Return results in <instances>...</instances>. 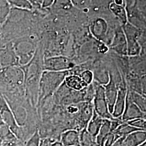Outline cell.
<instances>
[{"label": "cell", "mask_w": 146, "mask_h": 146, "mask_svg": "<svg viewBox=\"0 0 146 146\" xmlns=\"http://www.w3.org/2000/svg\"><path fill=\"white\" fill-rule=\"evenodd\" d=\"M44 52L42 42L38 43L34 56L27 64L21 66L24 73L25 96L36 108L40 78L43 70Z\"/></svg>", "instance_id": "cell-1"}, {"label": "cell", "mask_w": 146, "mask_h": 146, "mask_svg": "<svg viewBox=\"0 0 146 146\" xmlns=\"http://www.w3.org/2000/svg\"><path fill=\"white\" fill-rule=\"evenodd\" d=\"M69 74L70 70L63 72L43 70L39 82L36 109L52 96Z\"/></svg>", "instance_id": "cell-2"}, {"label": "cell", "mask_w": 146, "mask_h": 146, "mask_svg": "<svg viewBox=\"0 0 146 146\" xmlns=\"http://www.w3.org/2000/svg\"><path fill=\"white\" fill-rule=\"evenodd\" d=\"M0 93L25 95L24 73L20 66L2 68L0 72Z\"/></svg>", "instance_id": "cell-3"}, {"label": "cell", "mask_w": 146, "mask_h": 146, "mask_svg": "<svg viewBox=\"0 0 146 146\" xmlns=\"http://www.w3.org/2000/svg\"><path fill=\"white\" fill-rule=\"evenodd\" d=\"M14 50L19 59V65L27 64L34 56L38 43L29 37H19L11 41Z\"/></svg>", "instance_id": "cell-4"}, {"label": "cell", "mask_w": 146, "mask_h": 146, "mask_svg": "<svg viewBox=\"0 0 146 146\" xmlns=\"http://www.w3.org/2000/svg\"><path fill=\"white\" fill-rule=\"evenodd\" d=\"M127 43V56L134 57L139 56L141 52V44L139 41L141 36L140 29L128 22L122 26Z\"/></svg>", "instance_id": "cell-5"}, {"label": "cell", "mask_w": 146, "mask_h": 146, "mask_svg": "<svg viewBox=\"0 0 146 146\" xmlns=\"http://www.w3.org/2000/svg\"><path fill=\"white\" fill-rule=\"evenodd\" d=\"M95 86V93L93 99V106L96 113L104 119L114 120L110 114L104 95V88L102 85L93 81Z\"/></svg>", "instance_id": "cell-6"}, {"label": "cell", "mask_w": 146, "mask_h": 146, "mask_svg": "<svg viewBox=\"0 0 146 146\" xmlns=\"http://www.w3.org/2000/svg\"><path fill=\"white\" fill-rule=\"evenodd\" d=\"M75 67V63L68 57L55 55L44 58V70L63 72L70 70Z\"/></svg>", "instance_id": "cell-7"}, {"label": "cell", "mask_w": 146, "mask_h": 146, "mask_svg": "<svg viewBox=\"0 0 146 146\" xmlns=\"http://www.w3.org/2000/svg\"><path fill=\"white\" fill-rule=\"evenodd\" d=\"M0 118L8 125L16 137L20 141L21 139L20 128L17 125L11 108L2 94L0 93Z\"/></svg>", "instance_id": "cell-8"}, {"label": "cell", "mask_w": 146, "mask_h": 146, "mask_svg": "<svg viewBox=\"0 0 146 146\" xmlns=\"http://www.w3.org/2000/svg\"><path fill=\"white\" fill-rule=\"evenodd\" d=\"M117 85L118 93L115 101L112 115L115 119H121L125 107L127 93V83L123 75H121L120 83Z\"/></svg>", "instance_id": "cell-9"}, {"label": "cell", "mask_w": 146, "mask_h": 146, "mask_svg": "<svg viewBox=\"0 0 146 146\" xmlns=\"http://www.w3.org/2000/svg\"><path fill=\"white\" fill-rule=\"evenodd\" d=\"M0 66L2 68L20 66L11 42L0 46Z\"/></svg>", "instance_id": "cell-10"}, {"label": "cell", "mask_w": 146, "mask_h": 146, "mask_svg": "<svg viewBox=\"0 0 146 146\" xmlns=\"http://www.w3.org/2000/svg\"><path fill=\"white\" fill-rule=\"evenodd\" d=\"M90 31L95 38L110 44L107 39L108 26L104 19L98 18L94 20L90 26Z\"/></svg>", "instance_id": "cell-11"}, {"label": "cell", "mask_w": 146, "mask_h": 146, "mask_svg": "<svg viewBox=\"0 0 146 146\" xmlns=\"http://www.w3.org/2000/svg\"><path fill=\"white\" fill-rule=\"evenodd\" d=\"M146 113L143 112L139 107L131 100L130 98L127 94L125 107L121 117V120L124 122H126L138 118L146 119Z\"/></svg>", "instance_id": "cell-12"}, {"label": "cell", "mask_w": 146, "mask_h": 146, "mask_svg": "<svg viewBox=\"0 0 146 146\" xmlns=\"http://www.w3.org/2000/svg\"><path fill=\"white\" fill-rule=\"evenodd\" d=\"M110 46L113 50L119 55L127 56V40L122 27L115 31Z\"/></svg>", "instance_id": "cell-13"}, {"label": "cell", "mask_w": 146, "mask_h": 146, "mask_svg": "<svg viewBox=\"0 0 146 146\" xmlns=\"http://www.w3.org/2000/svg\"><path fill=\"white\" fill-rule=\"evenodd\" d=\"M103 86L110 114H112L118 93V87L114 76L111 73H110V80L108 82Z\"/></svg>", "instance_id": "cell-14"}, {"label": "cell", "mask_w": 146, "mask_h": 146, "mask_svg": "<svg viewBox=\"0 0 146 146\" xmlns=\"http://www.w3.org/2000/svg\"><path fill=\"white\" fill-rule=\"evenodd\" d=\"M60 141L64 146H80V131L75 129L63 131L60 135Z\"/></svg>", "instance_id": "cell-15"}, {"label": "cell", "mask_w": 146, "mask_h": 146, "mask_svg": "<svg viewBox=\"0 0 146 146\" xmlns=\"http://www.w3.org/2000/svg\"><path fill=\"white\" fill-rule=\"evenodd\" d=\"M64 84L69 88L76 92H82L88 87L78 74H75L68 75L64 79Z\"/></svg>", "instance_id": "cell-16"}, {"label": "cell", "mask_w": 146, "mask_h": 146, "mask_svg": "<svg viewBox=\"0 0 146 146\" xmlns=\"http://www.w3.org/2000/svg\"><path fill=\"white\" fill-rule=\"evenodd\" d=\"M146 131L143 130L135 131L125 136L124 143L125 146H138L146 142Z\"/></svg>", "instance_id": "cell-17"}, {"label": "cell", "mask_w": 146, "mask_h": 146, "mask_svg": "<svg viewBox=\"0 0 146 146\" xmlns=\"http://www.w3.org/2000/svg\"><path fill=\"white\" fill-rule=\"evenodd\" d=\"M103 121L104 119L98 115L94 110L93 115L86 127V130L91 135L96 138L99 133Z\"/></svg>", "instance_id": "cell-18"}, {"label": "cell", "mask_w": 146, "mask_h": 146, "mask_svg": "<svg viewBox=\"0 0 146 146\" xmlns=\"http://www.w3.org/2000/svg\"><path fill=\"white\" fill-rule=\"evenodd\" d=\"M110 10L119 19L122 26L128 22L127 13L124 5H118L112 2L110 3Z\"/></svg>", "instance_id": "cell-19"}, {"label": "cell", "mask_w": 146, "mask_h": 146, "mask_svg": "<svg viewBox=\"0 0 146 146\" xmlns=\"http://www.w3.org/2000/svg\"><path fill=\"white\" fill-rule=\"evenodd\" d=\"M127 95L131 100L136 104L143 111L146 113V95L140 94L131 89L127 86Z\"/></svg>", "instance_id": "cell-20"}, {"label": "cell", "mask_w": 146, "mask_h": 146, "mask_svg": "<svg viewBox=\"0 0 146 146\" xmlns=\"http://www.w3.org/2000/svg\"><path fill=\"white\" fill-rule=\"evenodd\" d=\"M93 111L94 108L93 104H91L90 102L86 101L84 102V104H82L80 108V117L86 127L93 115Z\"/></svg>", "instance_id": "cell-21"}, {"label": "cell", "mask_w": 146, "mask_h": 146, "mask_svg": "<svg viewBox=\"0 0 146 146\" xmlns=\"http://www.w3.org/2000/svg\"><path fill=\"white\" fill-rule=\"evenodd\" d=\"M111 120L104 119L102 125L100 128L99 133L96 137V142L97 144L100 145L101 142L104 137L110 134L111 131Z\"/></svg>", "instance_id": "cell-22"}, {"label": "cell", "mask_w": 146, "mask_h": 146, "mask_svg": "<svg viewBox=\"0 0 146 146\" xmlns=\"http://www.w3.org/2000/svg\"><path fill=\"white\" fill-rule=\"evenodd\" d=\"M139 130H141V129H137L135 127H134L131 125L127 124L126 122H123L116 128V129L114 131H113V133L119 138L121 136H125L128 135L134 131H139Z\"/></svg>", "instance_id": "cell-23"}, {"label": "cell", "mask_w": 146, "mask_h": 146, "mask_svg": "<svg viewBox=\"0 0 146 146\" xmlns=\"http://www.w3.org/2000/svg\"><path fill=\"white\" fill-rule=\"evenodd\" d=\"M11 9V5L7 0H0V28L7 21Z\"/></svg>", "instance_id": "cell-24"}, {"label": "cell", "mask_w": 146, "mask_h": 146, "mask_svg": "<svg viewBox=\"0 0 146 146\" xmlns=\"http://www.w3.org/2000/svg\"><path fill=\"white\" fill-rule=\"evenodd\" d=\"M0 139L2 142L17 139L12 131H11L10 128L3 122L0 125Z\"/></svg>", "instance_id": "cell-25"}, {"label": "cell", "mask_w": 146, "mask_h": 146, "mask_svg": "<svg viewBox=\"0 0 146 146\" xmlns=\"http://www.w3.org/2000/svg\"><path fill=\"white\" fill-rule=\"evenodd\" d=\"M96 142V138L91 135L86 128L80 131V146H91Z\"/></svg>", "instance_id": "cell-26"}, {"label": "cell", "mask_w": 146, "mask_h": 146, "mask_svg": "<svg viewBox=\"0 0 146 146\" xmlns=\"http://www.w3.org/2000/svg\"><path fill=\"white\" fill-rule=\"evenodd\" d=\"M11 8L25 11H31L34 9L27 0H7Z\"/></svg>", "instance_id": "cell-27"}, {"label": "cell", "mask_w": 146, "mask_h": 146, "mask_svg": "<svg viewBox=\"0 0 146 146\" xmlns=\"http://www.w3.org/2000/svg\"><path fill=\"white\" fill-rule=\"evenodd\" d=\"M73 7L70 0H54L52 8L54 10L67 11Z\"/></svg>", "instance_id": "cell-28"}, {"label": "cell", "mask_w": 146, "mask_h": 146, "mask_svg": "<svg viewBox=\"0 0 146 146\" xmlns=\"http://www.w3.org/2000/svg\"><path fill=\"white\" fill-rule=\"evenodd\" d=\"M41 137L37 129L33 135L25 143L23 146H40Z\"/></svg>", "instance_id": "cell-29"}, {"label": "cell", "mask_w": 146, "mask_h": 146, "mask_svg": "<svg viewBox=\"0 0 146 146\" xmlns=\"http://www.w3.org/2000/svg\"><path fill=\"white\" fill-rule=\"evenodd\" d=\"M126 123L129 125L134 127H135L137 129L146 131V119L138 118L126 122Z\"/></svg>", "instance_id": "cell-30"}, {"label": "cell", "mask_w": 146, "mask_h": 146, "mask_svg": "<svg viewBox=\"0 0 146 146\" xmlns=\"http://www.w3.org/2000/svg\"><path fill=\"white\" fill-rule=\"evenodd\" d=\"M80 78L82 79L84 82L88 86L92 84L94 80L93 72L90 70H84L78 74Z\"/></svg>", "instance_id": "cell-31"}, {"label": "cell", "mask_w": 146, "mask_h": 146, "mask_svg": "<svg viewBox=\"0 0 146 146\" xmlns=\"http://www.w3.org/2000/svg\"><path fill=\"white\" fill-rule=\"evenodd\" d=\"M117 139H118V137L113 132H110L108 135L104 137L100 146H111Z\"/></svg>", "instance_id": "cell-32"}, {"label": "cell", "mask_w": 146, "mask_h": 146, "mask_svg": "<svg viewBox=\"0 0 146 146\" xmlns=\"http://www.w3.org/2000/svg\"><path fill=\"white\" fill-rule=\"evenodd\" d=\"M70 1L73 7L78 9H84L88 7L92 0H70Z\"/></svg>", "instance_id": "cell-33"}, {"label": "cell", "mask_w": 146, "mask_h": 146, "mask_svg": "<svg viewBox=\"0 0 146 146\" xmlns=\"http://www.w3.org/2000/svg\"><path fill=\"white\" fill-rule=\"evenodd\" d=\"M1 146H23V144L17 139H16L11 141L2 142Z\"/></svg>", "instance_id": "cell-34"}, {"label": "cell", "mask_w": 146, "mask_h": 146, "mask_svg": "<svg viewBox=\"0 0 146 146\" xmlns=\"http://www.w3.org/2000/svg\"><path fill=\"white\" fill-rule=\"evenodd\" d=\"M34 8H42L43 0H27Z\"/></svg>", "instance_id": "cell-35"}, {"label": "cell", "mask_w": 146, "mask_h": 146, "mask_svg": "<svg viewBox=\"0 0 146 146\" xmlns=\"http://www.w3.org/2000/svg\"><path fill=\"white\" fill-rule=\"evenodd\" d=\"M125 136H121L117 139L111 146H125L124 143V139Z\"/></svg>", "instance_id": "cell-36"}, {"label": "cell", "mask_w": 146, "mask_h": 146, "mask_svg": "<svg viewBox=\"0 0 146 146\" xmlns=\"http://www.w3.org/2000/svg\"><path fill=\"white\" fill-rule=\"evenodd\" d=\"M54 0H43L42 4V8H50L52 5Z\"/></svg>", "instance_id": "cell-37"}, {"label": "cell", "mask_w": 146, "mask_h": 146, "mask_svg": "<svg viewBox=\"0 0 146 146\" xmlns=\"http://www.w3.org/2000/svg\"><path fill=\"white\" fill-rule=\"evenodd\" d=\"M40 146H50V141L46 139H41Z\"/></svg>", "instance_id": "cell-38"}, {"label": "cell", "mask_w": 146, "mask_h": 146, "mask_svg": "<svg viewBox=\"0 0 146 146\" xmlns=\"http://www.w3.org/2000/svg\"><path fill=\"white\" fill-rule=\"evenodd\" d=\"M50 141V140H49ZM50 146H64L60 140L56 141H50Z\"/></svg>", "instance_id": "cell-39"}, {"label": "cell", "mask_w": 146, "mask_h": 146, "mask_svg": "<svg viewBox=\"0 0 146 146\" xmlns=\"http://www.w3.org/2000/svg\"><path fill=\"white\" fill-rule=\"evenodd\" d=\"M113 2H114L115 4L118 5H124L125 6L124 0H114Z\"/></svg>", "instance_id": "cell-40"}, {"label": "cell", "mask_w": 146, "mask_h": 146, "mask_svg": "<svg viewBox=\"0 0 146 146\" xmlns=\"http://www.w3.org/2000/svg\"><path fill=\"white\" fill-rule=\"evenodd\" d=\"M132 0H124V2H125V6L128 5V4H129L131 2Z\"/></svg>", "instance_id": "cell-41"}, {"label": "cell", "mask_w": 146, "mask_h": 146, "mask_svg": "<svg viewBox=\"0 0 146 146\" xmlns=\"http://www.w3.org/2000/svg\"><path fill=\"white\" fill-rule=\"evenodd\" d=\"M146 146V142H143V143H142V144L140 145L139 146Z\"/></svg>", "instance_id": "cell-42"}, {"label": "cell", "mask_w": 146, "mask_h": 146, "mask_svg": "<svg viewBox=\"0 0 146 146\" xmlns=\"http://www.w3.org/2000/svg\"><path fill=\"white\" fill-rule=\"evenodd\" d=\"M2 122H3V121H2V120H1V119L0 118V125H1V123H2Z\"/></svg>", "instance_id": "cell-43"}, {"label": "cell", "mask_w": 146, "mask_h": 146, "mask_svg": "<svg viewBox=\"0 0 146 146\" xmlns=\"http://www.w3.org/2000/svg\"><path fill=\"white\" fill-rule=\"evenodd\" d=\"M2 140L0 139V146H1V144H2Z\"/></svg>", "instance_id": "cell-44"}, {"label": "cell", "mask_w": 146, "mask_h": 146, "mask_svg": "<svg viewBox=\"0 0 146 146\" xmlns=\"http://www.w3.org/2000/svg\"><path fill=\"white\" fill-rule=\"evenodd\" d=\"M1 70H2V67H1V66H0V72H1Z\"/></svg>", "instance_id": "cell-45"}]
</instances>
